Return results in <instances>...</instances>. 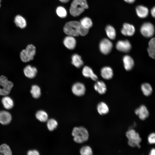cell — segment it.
<instances>
[{
    "label": "cell",
    "mask_w": 155,
    "mask_h": 155,
    "mask_svg": "<svg viewBox=\"0 0 155 155\" xmlns=\"http://www.w3.org/2000/svg\"><path fill=\"white\" fill-rule=\"evenodd\" d=\"M63 31L68 36L74 37L79 35L85 36L88 33L89 30L82 27L80 22L74 21L67 23L64 26Z\"/></svg>",
    "instance_id": "obj_1"
},
{
    "label": "cell",
    "mask_w": 155,
    "mask_h": 155,
    "mask_svg": "<svg viewBox=\"0 0 155 155\" xmlns=\"http://www.w3.org/2000/svg\"><path fill=\"white\" fill-rule=\"evenodd\" d=\"M101 75L104 79L109 80L111 79L113 75L112 69L109 67H105L101 70Z\"/></svg>",
    "instance_id": "obj_20"
},
{
    "label": "cell",
    "mask_w": 155,
    "mask_h": 155,
    "mask_svg": "<svg viewBox=\"0 0 155 155\" xmlns=\"http://www.w3.org/2000/svg\"><path fill=\"white\" fill-rule=\"evenodd\" d=\"M13 85V83L8 80L5 76H0V95L6 96L10 92Z\"/></svg>",
    "instance_id": "obj_6"
},
{
    "label": "cell",
    "mask_w": 155,
    "mask_h": 155,
    "mask_svg": "<svg viewBox=\"0 0 155 155\" xmlns=\"http://www.w3.org/2000/svg\"><path fill=\"white\" fill-rule=\"evenodd\" d=\"M135 31V28L133 25L125 23L123 24L121 32L124 36H131L134 34Z\"/></svg>",
    "instance_id": "obj_14"
},
{
    "label": "cell",
    "mask_w": 155,
    "mask_h": 155,
    "mask_svg": "<svg viewBox=\"0 0 155 155\" xmlns=\"http://www.w3.org/2000/svg\"><path fill=\"white\" fill-rule=\"evenodd\" d=\"M1 102L4 107L7 109L12 108L14 106L13 100L8 96H6L3 97Z\"/></svg>",
    "instance_id": "obj_23"
},
{
    "label": "cell",
    "mask_w": 155,
    "mask_h": 155,
    "mask_svg": "<svg viewBox=\"0 0 155 155\" xmlns=\"http://www.w3.org/2000/svg\"><path fill=\"white\" fill-rule=\"evenodd\" d=\"M125 2L129 3H132L134 2L135 0H124Z\"/></svg>",
    "instance_id": "obj_39"
},
{
    "label": "cell",
    "mask_w": 155,
    "mask_h": 155,
    "mask_svg": "<svg viewBox=\"0 0 155 155\" xmlns=\"http://www.w3.org/2000/svg\"><path fill=\"white\" fill-rule=\"evenodd\" d=\"M23 71L26 77L32 79L36 76L37 73V70L36 67L28 65L24 68Z\"/></svg>",
    "instance_id": "obj_12"
},
{
    "label": "cell",
    "mask_w": 155,
    "mask_h": 155,
    "mask_svg": "<svg viewBox=\"0 0 155 155\" xmlns=\"http://www.w3.org/2000/svg\"><path fill=\"white\" fill-rule=\"evenodd\" d=\"M58 125L57 121L53 119H51L47 121V126L48 129L52 131L56 128Z\"/></svg>",
    "instance_id": "obj_32"
},
{
    "label": "cell",
    "mask_w": 155,
    "mask_h": 155,
    "mask_svg": "<svg viewBox=\"0 0 155 155\" xmlns=\"http://www.w3.org/2000/svg\"><path fill=\"white\" fill-rule=\"evenodd\" d=\"M155 153V150L154 148H152L149 152L150 155H154Z\"/></svg>",
    "instance_id": "obj_38"
},
{
    "label": "cell",
    "mask_w": 155,
    "mask_h": 155,
    "mask_svg": "<svg viewBox=\"0 0 155 155\" xmlns=\"http://www.w3.org/2000/svg\"><path fill=\"white\" fill-rule=\"evenodd\" d=\"M113 47L112 42L107 38L102 39L100 42L99 48L100 52L103 54L106 55L109 53Z\"/></svg>",
    "instance_id": "obj_8"
},
{
    "label": "cell",
    "mask_w": 155,
    "mask_h": 155,
    "mask_svg": "<svg viewBox=\"0 0 155 155\" xmlns=\"http://www.w3.org/2000/svg\"><path fill=\"white\" fill-rule=\"evenodd\" d=\"M0 153L5 155H11L12 152L9 146L3 144L0 146Z\"/></svg>",
    "instance_id": "obj_31"
},
{
    "label": "cell",
    "mask_w": 155,
    "mask_h": 155,
    "mask_svg": "<svg viewBox=\"0 0 155 155\" xmlns=\"http://www.w3.org/2000/svg\"><path fill=\"white\" fill-rule=\"evenodd\" d=\"M151 13L152 16L154 18L155 16V7H153L151 10Z\"/></svg>",
    "instance_id": "obj_37"
},
{
    "label": "cell",
    "mask_w": 155,
    "mask_h": 155,
    "mask_svg": "<svg viewBox=\"0 0 155 155\" xmlns=\"http://www.w3.org/2000/svg\"><path fill=\"white\" fill-rule=\"evenodd\" d=\"M36 117L37 119L41 122H45L48 120L47 113L43 110L38 111L36 114Z\"/></svg>",
    "instance_id": "obj_28"
},
{
    "label": "cell",
    "mask_w": 155,
    "mask_h": 155,
    "mask_svg": "<svg viewBox=\"0 0 155 155\" xmlns=\"http://www.w3.org/2000/svg\"><path fill=\"white\" fill-rule=\"evenodd\" d=\"M14 22L16 26L21 28H24L26 26L25 19L22 16L18 15L15 17Z\"/></svg>",
    "instance_id": "obj_24"
},
{
    "label": "cell",
    "mask_w": 155,
    "mask_h": 155,
    "mask_svg": "<svg viewBox=\"0 0 155 155\" xmlns=\"http://www.w3.org/2000/svg\"><path fill=\"white\" fill-rule=\"evenodd\" d=\"M80 153L82 155H90L93 154V152L90 147L85 146L81 148Z\"/></svg>",
    "instance_id": "obj_34"
},
{
    "label": "cell",
    "mask_w": 155,
    "mask_h": 155,
    "mask_svg": "<svg viewBox=\"0 0 155 155\" xmlns=\"http://www.w3.org/2000/svg\"><path fill=\"white\" fill-rule=\"evenodd\" d=\"M88 7L86 0H73L71 3L69 12L72 16L77 17Z\"/></svg>",
    "instance_id": "obj_2"
},
{
    "label": "cell",
    "mask_w": 155,
    "mask_h": 155,
    "mask_svg": "<svg viewBox=\"0 0 155 155\" xmlns=\"http://www.w3.org/2000/svg\"><path fill=\"white\" fill-rule=\"evenodd\" d=\"M1 0H0V7L1 6Z\"/></svg>",
    "instance_id": "obj_41"
},
{
    "label": "cell",
    "mask_w": 155,
    "mask_h": 155,
    "mask_svg": "<svg viewBox=\"0 0 155 155\" xmlns=\"http://www.w3.org/2000/svg\"><path fill=\"white\" fill-rule=\"evenodd\" d=\"M141 89L143 94L146 96H148L152 93V88L149 84L145 83L143 84L141 86Z\"/></svg>",
    "instance_id": "obj_30"
},
{
    "label": "cell",
    "mask_w": 155,
    "mask_h": 155,
    "mask_svg": "<svg viewBox=\"0 0 155 155\" xmlns=\"http://www.w3.org/2000/svg\"><path fill=\"white\" fill-rule=\"evenodd\" d=\"M140 31L144 36L150 38L154 34V26L153 24L150 22H146L142 25Z\"/></svg>",
    "instance_id": "obj_7"
},
{
    "label": "cell",
    "mask_w": 155,
    "mask_h": 155,
    "mask_svg": "<svg viewBox=\"0 0 155 155\" xmlns=\"http://www.w3.org/2000/svg\"><path fill=\"white\" fill-rule=\"evenodd\" d=\"M72 135L73 137L74 141L78 143H82L86 141L89 137L88 131L82 127H74L72 130Z\"/></svg>",
    "instance_id": "obj_3"
},
{
    "label": "cell",
    "mask_w": 155,
    "mask_h": 155,
    "mask_svg": "<svg viewBox=\"0 0 155 155\" xmlns=\"http://www.w3.org/2000/svg\"><path fill=\"white\" fill-rule=\"evenodd\" d=\"M36 53L35 47L32 44L28 45L25 49L20 53L21 59L24 62L26 63L32 60Z\"/></svg>",
    "instance_id": "obj_5"
},
{
    "label": "cell",
    "mask_w": 155,
    "mask_h": 155,
    "mask_svg": "<svg viewBox=\"0 0 155 155\" xmlns=\"http://www.w3.org/2000/svg\"><path fill=\"white\" fill-rule=\"evenodd\" d=\"M123 61L125 69L127 71L132 69L134 65V62L132 58L130 56L126 55L123 58Z\"/></svg>",
    "instance_id": "obj_17"
},
{
    "label": "cell",
    "mask_w": 155,
    "mask_h": 155,
    "mask_svg": "<svg viewBox=\"0 0 155 155\" xmlns=\"http://www.w3.org/2000/svg\"><path fill=\"white\" fill-rule=\"evenodd\" d=\"M97 109L98 113L101 115L107 114L109 110L108 105L103 102H100L98 104Z\"/></svg>",
    "instance_id": "obj_22"
},
{
    "label": "cell",
    "mask_w": 155,
    "mask_h": 155,
    "mask_svg": "<svg viewBox=\"0 0 155 155\" xmlns=\"http://www.w3.org/2000/svg\"><path fill=\"white\" fill-rule=\"evenodd\" d=\"M12 119V117L10 113L6 111H0V123L5 125L9 124Z\"/></svg>",
    "instance_id": "obj_15"
},
{
    "label": "cell",
    "mask_w": 155,
    "mask_h": 155,
    "mask_svg": "<svg viewBox=\"0 0 155 155\" xmlns=\"http://www.w3.org/2000/svg\"><path fill=\"white\" fill-rule=\"evenodd\" d=\"M80 23L82 27L88 30L92 26L93 24L91 20L88 17L82 18Z\"/></svg>",
    "instance_id": "obj_27"
},
{
    "label": "cell",
    "mask_w": 155,
    "mask_h": 155,
    "mask_svg": "<svg viewBox=\"0 0 155 155\" xmlns=\"http://www.w3.org/2000/svg\"><path fill=\"white\" fill-rule=\"evenodd\" d=\"M28 155H39V153L36 150H29L27 152Z\"/></svg>",
    "instance_id": "obj_36"
},
{
    "label": "cell",
    "mask_w": 155,
    "mask_h": 155,
    "mask_svg": "<svg viewBox=\"0 0 155 155\" xmlns=\"http://www.w3.org/2000/svg\"><path fill=\"white\" fill-rule=\"evenodd\" d=\"M30 92L32 97L35 98H38L41 94L40 88L36 85H34L32 86Z\"/></svg>",
    "instance_id": "obj_29"
},
{
    "label": "cell",
    "mask_w": 155,
    "mask_h": 155,
    "mask_svg": "<svg viewBox=\"0 0 155 155\" xmlns=\"http://www.w3.org/2000/svg\"><path fill=\"white\" fill-rule=\"evenodd\" d=\"M135 114L142 120H144L149 116V112L146 107L144 105H141L135 111Z\"/></svg>",
    "instance_id": "obj_10"
},
{
    "label": "cell",
    "mask_w": 155,
    "mask_h": 155,
    "mask_svg": "<svg viewBox=\"0 0 155 155\" xmlns=\"http://www.w3.org/2000/svg\"><path fill=\"white\" fill-rule=\"evenodd\" d=\"M149 47L147 49L149 56L153 59L155 58V38H152L148 43Z\"/></svg>",
    "instance_id": "obj_25"
},
{
    "label": "cell",
    "mask_w": 155,
    "mask_h": 155,
    "mask_svg": "<svg viewBox=\"0 0 155 155\" xmlns=\"http://www.w3.org/2000/svg\"><path fill=\"white\" fill-rule=\"evenodd\" d=\"M56 12L57 15L61 18H65L67 16V13L66 10L62 6L58 7L57 8Z\"/></svg>",
    "instance_id": "obj_33"
},
{
    "label": "cell",
    "mask_w": 155,
    "mask_h": 155,
    "mask_svg": "<svg viewBox=\"0 0 155 155\" xmlns=\"http://www.w3.org/2000/svg\"><path fill=\"white\" fill-rule=\"evenodd\" d=\"M71 91L75 95L78 96H81L85 94L86 88L83 83L77 82L73 85L71 88Z\"/></svg>",
    "instance_id": "obj_9"
},
{
    "label": "cell",
    "mask_w": 155,
    "mask_h": 155,
    "mask_svg": "<svg viewBox=\"0 0 155 155\" xmlns=\"http://www.w3.org/2000/svg\"><path fill=\"white\" fill-rule=\"evenodd\" d=\"M63 44L67 49L73 50L76 46V41L74 36H68L64 39Z\"/></svg>",
    "instance_id": "obj_13"
},
{
    "label": "cell",
    "mask_w": 155,
    "mask_h": 155,
    "mask_svg": "<svg viewBox=\"0 0 155 155\" xmlns=\"http://www.w3.org/2000/svg\"><path fill=\"white\" fill-rule=\"evenodd\" d=\"M105 31L108 38L111 40L114 39L116 36V32L112 26L108 25L105 28Z\"/></svg>",
    "instance_id": "obj_26"
},
{
    "label": "cell",
    "mask_w": 155,
    "mask_h": 155,
    "mask_svg": "<svg viewBox=\"0 0 155 155\" xmlns=\"http://www.w3.org/2000/svg\"><path fill=\"white\" fill-rule=\"evenodd\" d=\"M125 135L128 139V144L132 147H141L140 144L142 141L139 134L133 129L129 130L125 133Z\"/></svg>",
    "instance_id": "obj_4"
},
{
    "label": "cell",
    "mask_w": 155,
    "mask_h": 155,
    "mask_svg": "<svg viewBox=\"0 0 155 155\" xmlns=\"http://www.w3.org/2000/svg\"><path fill=\"white\" fill-rule=\"evenodd\" d=\"M148 141L149 144H153L155 143V134L154 133H152L148 136Z\"/></svg>",
    "instance_id": "obj_35"
},
{
    "label": "cell",
    "mask_w": 155,
    "mask_h": 155,
    "mask_svg": "<svg viewBox=\"0 0 155 155\" xmlns=\"http://www.w3.org/2000/svg\"><path fill=\"white\" fill-rule=\"evenodd\" d=\"M72 64L76 68H80L84 64V62L80 56L77 54H73L71 57Z\"/></svg>",
    "instance_id": "obj_19"
},
{
    "label": "cell",
    "mask_w": 155,
    "mask_h": 155,
    "mask_svg": "<svg viewBox=\"0 0 155 155\" xmlns=\"http://www.w3.org/2000/svg\"><path fill=\"white\" fill-rule=\"evenodd\" d=\"M60 2L63 3H66L68 2L70 0H59Z\"/></svg>",
    "instance_id": "obj_40"
},
{
    "label": "cell",
    "mask_w": 155,
    "mask_h": 155,
    "mask_svg": "<svg viewBox=\"0 0 155 155\" xmlns=\"http://www.w3.org/2000/svg\"><path fill=\"white\" fill-rule=\"evenodd\" d=\"M94 88L95 90L100 94L105 93L106 87L105 83L102 81H98L95 84Z\"/></svg>",
    "instance_id": "obj_21"
},
{
    "label": "cell",
    "mask_w": 155,
    "mask_h": 155,
    "mask_svg": "<svg viewBox=\"0 0 155 155\" xmlns=\"http://www.w3.org/2000/svg\"><path fill=\"white\" fill-rule=\"evenodd\" d=\"M136 13L138 16L141 18L146 17L149 13L148 8L143 5H139L136 8Z\"/></svg>",
    "instance_id": "obj_18"
},
{
    "label": "cell",
    "mask_w": 155,
    "mask_h": 155,
    "mask_svg": "<svg viewBox=\"0 0 155 155\" xmlns=\"http://www.w3.org/2000/svg\"><path fill=\"white\" fill-rule=\"evenodd\" d=\"M83 75L87 78H90L94 81L98 79L97 76L94 73L92 69L89 67L86 66L83 67L82 71Z\"/></svg>",
    "instance_id": "obj_16"
},
{
    "label": "cell",
    "mask_w": 155,
    "mask_h": 155,
    "mask_svg": "<svg viewBox=\"0 0 155 155\" xmlns=\"http://www.w3.org/2000/svg\"><path fill=\"white\" fill-rule=\"evenodd\" d=\"M116 48L119 51L127 52L131 49V45L129 41L127 40H119L116 44Z\"/></svg>",
    "instance_id": "obj_11"
}]
</instances>
